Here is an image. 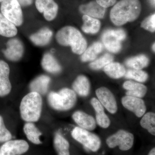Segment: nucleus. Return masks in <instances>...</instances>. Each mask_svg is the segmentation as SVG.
<instances>
[{"mask_svg":"<svg viewBox=\"0 0 155 155\" xmlns=\"http://www.w3.org/2000/svg\"><path fill=\"white\" fill-rule=\"evenodd\" d=\"M141 10L139 0H121L111 10L110 18L114 24L121 26L137 19Z\"/></svg>","mask_w":155,"mask_h":155,"instance_id":"obj_1","label":"nucleus"},{"mask_svg":"<svg viewBox=\"0 0 155 155\" xmlns=\"http://www.w3.org/2000/svg\"><path fill=\"white\" fill-rule=\"evenodd\" d=\"M56 38L61 45L70 46L72 52L77 54H82L87 48L86 40L79 30L72 26L61 28L56 34Z\"/></svg>","mask_w":155,"mask_h":155,"instance_id":"obj_2","label":"nucleus"},{"mask_svg":"<svg viewBox=\"0 0 155 155\" xmlns=\"http://www.w3.org/2000/svg\"><path fill=\"white\" fill-rule=\"evenodd\" d=\"M43 101L41 95L31 92L22 98L19 111L22 120L26 122H38L41 116Z\"/></svg>","mask_w":155,"mask_h":155,"instance_id":"obj_3","label":"nucleus"},{"mask_svg":"<svg viewBox=\"0 0 155 155\" xmlns=\"http://www.w3.org/2000/svg\"><path fill=\"white\" fill-rule=\"evenodd\" d=\"M77 95L73 90L63 88L58 92L52 91L48 94L49 105L54 110L66 111L72 109L77 102Z\"/></svg>","mask_w":155,"mask_h":155,"instance_id":"obj_4","label":"nucleus"},{"mask_svg":"<svg viewBox=\"0 0 155 155\" xmlns=\"http://www.w3.org/2000/svg\"><path fill=\"white\" fill-rule=\"evenodd\" d=\"M71 135L76 141L92 152H96L101 148V138L98 136L90 130L76 127L72 130Z\"/></svg>","mask_w":155,"mask_h":155,"instance_id":"obj_5","label":"nucleus"},{"mask_svg":"<svg viewBox=\"0 0 155 155\" xmlns=\"http://www.w3.org/2000/svg\"><path fill=\"white\" fill-rule=\"evenodd\" d=\"M134 137L133 134L127 130L121 129L116 131L106 139V143L110 148L119 147L123 151L129 150L133 147Z\"/></svg>","mask_w":155,"mask_h":155,"instance_id":"obj_6","label":"nucleus"},{"mask_svg":"<svg viewBox=\"0 0 155 155\" xmlns=\"http://www.w3.org/2000/svg\"><path fill=\"white\" fill-rule=\"evenodd\" d=\"M126 34L123 29H109L104 31L102 36L103 43L110 52L117 53L122 48V42L126 38Z\"/></svg>","mask_w":155,"mask_h":155,"instance_id":"obj_7","label":"nucleus"},{"mask_svg":"<svg viewBox=\"0 0 155 155\" xmlns=\"http://www.w3.org/2000/svg\"><path fill=\"white\" fill-rule=\"evenodd\" d=\"M2 14L16 26L22 25L23 14L21 5L17 0H4L1 5Z\"/></svg>","mask_w":155,"mask_h":155,"instance_id":"obj_8","label":"nucleus"},{"mask_svg":"<svg viewBox=\"0 0 155 155\" xmlns=\"http://www.w3.org/2000/svg\"><path fill=\"white\" fill-rule=\"evenodd\" d=\"M121 102L125 109L132 112L139 118H141L147 112L146 104L141 98L126 95L122 97Z\"/></svg>","mask_w":155,"mask_h":155,"instance_id":"obj_9","label":"nucleus"},{"mask_svg":"<svg viewBox=\"0 0 155 155\" xmlns=\"http://www.w3.org/2000/svg\"><path fill=\"white\" fill-rule=\"evenodd\" d=\"M95 94L97 99L109 113L116 114L118 110V105L116 98L110 89L102 87L97 89Z\"/></svg>","mask_w":155,"mask_h":155,"instance_id":"obj_10","label":"nucleus"},{"mask_svg":"<svg viewBox=\"0 0 155 155\" xmlns=\"http://www.w3.org/2000/svg\"><path fill=\"white\" fill-rule=\"evenodd\" d=\"M28 149L29 145L25 140H10L1 147L0 155H21L26 153Z\"/></svg>","mask_w":155,"mask_h":155,"instance_id":"obj_11","label":"nucleus"},{"mask_svg":"<svg viewBox=\"0 0 155 155\" xmlns=\"http://www.w3.org/2000/svg\"><path fill=\"white\" fill-rule=\"evenodd\" d=\"M6 49L3 51L4 55L9 61H19L23 56L24 47L19 39L12 38L9 40L6 45Z\"/></svg>","mask_w":155,"mask_h":155,"instance_id":"obj_12","label":"nucleus"},{"mask_svg":"<svg viewBox=\"0 0 155 155\" xmlns=\"http://www.w3.org/2000/svg\"><path fill=\"white\" fill-rule=\"evenodd\" d=\"M10 72L8 64L0 60V96H5L11 92L12 85L9 78Z\"/></svg>","mask_w":155,"mask_h":155,"instance_id":"obj_13","label":"nucleus"},{"mask_svg":"<svg viewBox=\"0 0 155 155\" xmlns=\"http://www.w3.org/2000/svg\"><path fill=\"white\" fill-rule=\"evenodd\" d=\"M72 119L78 127L83 129L91 131L96 127V119L91 115L83 111H75L72 114Z\"/></svg>","mask_w":155,"mask_h":155,"instance_id":"obj_14","label":"nucleus"},{"mask_svg":"<svg viewBox=\"0 0 155 155\" xmlns=\"http://www.w3.org/2000/svg\"><path fill=\"white\" fill-rule=\"evenodd\" d=\"M91 104L95 112L96 121L97 124L103 128H108L110 126L111 121L106 114L104 107L99 101L95 97L92 98Z\"/></svg>","mask_w":155,"mask_h":155,"instance_id":"obj_15","label":"nucleus"},{"mask_svg":"<svg viewBox=\"0 0 155 155\" xmlns=\"http://www.w3.org/2000/svg\"><path fill=\"white\" fill-rule=\"evenodd\" d=\"M123 87L126 91V95L143 98L148 92L147 87L143 83L127 80L124 82Z\"/></svg>","mask_w":155,"mask_h":155,"instance_id":"obj_16","label":"nucleus"},{"mask_svg":"<svg viewBox=\"0 0 155 155\" xmlns=\"http://www.w3.org/2000/svg\"><path fill=\"white\" fill-rule=\"evenodd\" d=\"M79 11L84 15L93 18L101 19L104 16L106 8L100 5L97 2H92L81 6Z\"/></svg>","mask_w":155,"mask_h":155,"instance_id":"obj_17","label":"nucleus"},{"mask_svg":"<svg viewBox=\"0 0 155 155\" xmlns=\"http://www.w3.org/2000/svg\"><path fill=\"white\" fill-rule=\"evenodd\" d=\"M72 87L76 94L81 97H86L90 92V82L85 75H79L73 81Z\"/></svg>","mask_w":155,"mask_h":155,"instance_id":"obj_18","label":"nucleus"},{"mask_svg":"<svg viewBox=\"0 0 155 155\" xmlns=\"http://www.w3.org/2000/svg\"><path fill=\"white\" fill-rule=\"evenodd\" d=\"M51 78L46 75H41L35 78L29 85L31 91L35 92L41 95L47 93Z\"/></svg>","mask_w":155,"mask_h":155,"instance_id":"obj_19","label":"nucleus"},{"mask_svg":"<svg viewBox=\"0 0 155 155\" xmlns=\"http://www.w3.org/2000/svg\"><path fill=\"white\" fill-rule=\"evenodd\" d=\"M53 34L52 31L49 28H44L31 35L30 39L35 45L39 46H43L50 42Z\"/></svg>","mask_w":155,"mask_h":155,"instance_id":"obj_20","label":"nucleus"},{"mask_svg":"<svg viewBox=\"0 0 155 155\" xmlns=\"http://www.w3.org/2000/svg\"><path fill=\"white\" fill-rule=\"evenodd\" d=\"M41 64L45 71L52 74H58L62 69L56 58L49 53H47L44 55Z\"/></svg>","mask_w":155,"mask_h":155,"instance_id":"obj_21","label":"nucleus"},{"mask_svg":"<svg viewBox=\"0 0 155 155\" xmlns=\"http://www.w3.org/2000/svg\"><path fill=\"white\" fill-rule=\"evenodd\" d=\"M17 33L16 25L0 13V35L11 38L16 36Z\"/></svg>","mask_w":155,"mask_h":155,"instance_id":"obj_22","label":"nucleus"},{"mask_svg":"<svg viewBox=\"0 0 155 155\" xmlns=\"http://www.w3.org/2000/svg\"><path fill=\"white\" fill-rule=\"evenodd\" d=\"M140 125L148 133L155 137V112H147L140 118Z\"/></svg>","mask_w":155,"mask_h":155,"instance_id":"obj_23","label":"nucleus"},{"mask_svg":"<svg viewBox=\"0 0 155 155\" xmlns=\"http://www.w3.org/2000/svg\"><path fill=\"white\" fill-rule=\"evenodd\" d=\"M23 131L28 140L34 144L41 143L40 139L41 132L33 122H26L23 126Z\"/></svg>","mask_w":155,"mask_h":155,"instance_id":"obj_24","label":"nucleus"},{"mask_svg":"<svg viewBox=\"0 0 155 155\" xmlns=\"http://www.w3.org/2000/svg\"><path fill=\"white\" fill-rule=\"evenodd\" d=\"M105 73L114 79H119L125 76L126 70L122 64L117 62H112L104 68Z\"/></svg>","mask_w":155,"mask_h":155,"instance_id":"obj_25","label":"nucleus"},{"mask_svg":"<svg viewBox=\"0 0 155 155\" xmlns=\"http://www.w3.org/2000/svg\"><path fill=\"white\" fill-rule=\"evenodd\" d=\"M149 64V58L145 54L132 57L125 61V64L127 67L131 69L140 70L148 67Z\"/></svg>","mask_w":155,"mask_h":155,"instance_id":"obj_26","label":"nucleus"},{"mask_svg":"<svg viewBox=\"0 0 155 155\" xmlns=\"http://www.w3.org/2000/svg\"><path fill=\"white\" fill-rule=\"evenodd\" d=\"M103 50L102 44L100 42H95L86 49L82 54L81 60L83 62L94 61L98 55Z\"/></svg>","mask_w":155,"mask_h":155,"instance_id":"obj_27","label":"nucleus"},{"mask_svg":"<svg viewBox=\"0 0 155 155\" xmlns=\"http://www.w3.org/2000/svg\"><path fill=\"white\" fill-rule=\"evenodd\" d=\"M82 19L84 24L81 29L84 32L87 34H94L99 31L101 23L98 19L86 15H83Z\"/></svg>","mask_w":155,"mask_h":155,"instance_id":"obj_28","label":"nucleus"},{"mask_svg":"<svg viewBox=\"0 0 155 155\" xmlns=\"http://www.w3.org/2000/svg\"><path fill=\"white\" fill-rule=\"evenodd\" d=\"M54 145L58 155H70L69 142L60 134L57 133L55 135Z\"/></svg>","mask_w":155,"mask_h":155,"instance_id":"obj_29","label":"nucleus"},{"mask_svg":"<svg viewBox=\"0 0 155 155\" xmlns=\"http://www.w3.org/2000/svg\"><path fill=\"white\" fill-rule=\"evenodd\" d=\"M125 78L132 79L140 83L146 82L149 78V75L145 71L140 69H129L126 71Z\"/></svg>","mask_w":155,"mask_h":155,"instance_id":"obj_30","label":"nucleus"},{"mask_svg":"<svg viewBox=\"0 0 155 155\" xmlns=\"http://www.w3.org/2000/svg\"><path fill=\"white\" fill-rule=\"evenodd\" d=\"M114 59V57L110 54H106L99 59L91 62L89 64V67L93 70H100L113 62Z\"/></svg>","mask_w":155,"mask_h":155,"instance_id":"obj_31","label":"nucleus"},{"mask_svg":"<svg viewBox=\"0 0 155 155\" xmlns=\"http://www.w3.org/2000/svg\"><path fill=\"white\" fill-rule=\"evenodd\" d=\"M11 138L12 134L5 125L2 117L0 116V142L8 141Z\"/></svg>","mask_w":155,"mask_h":155,"instance_id":"obj_32","label":"nucleus"},{"mask_svg":"<svg viewBox=\"0 0 155 155\" xmlns=\"http://www.w3.org/2000/svg\"><path fill=\"white\" fill-rule=\"evenodd\" d=\"M141 27L150 32H155V13L144 19L141 22Z\"/></svg>","mask_w":155,"mask_h":155,"instance_id":"obj_33","label":"nucleus"},{"mask_svg":"<svg viewBox=\"0 0 155 155\" xmlns=\"http://www.w3.org/2000/svg\"><path fill=\"white\" fill-rule=\"evenodd\" d=\"M55 3L54 0H35V6L40 13H43Z\"/></svg>","mask_w":155,"mask_h":155,"instance_id":"obj_34","label":"nucleus"},{"mask_svg":"<svg viewBox=\"0 0 155 155\" xmlns=\"http://www.w3.org/2000/svg\"><path fill=\"white\" fill-rule=\"evenodd\" d=\"M116 1V0H96L97 2L105 8L114 5Z\"/></svg>","mask_w":155,"mask_h":155,"instance_id":"obj_35","label":"nucleus"},{"mask_svg":"<svg viewBox=\"0 0 155 155\" xmlns=\"http://www.w3.org/2000/svg\"><path fill=\"white\" fill-rule=\"evenodd\" d=\"M17 1L22 6H29L32 3V0H17Z\"/></svg>","mask_w":155,"mask_h":155,"instance_id":"obj_36","label":"nucleus"},{"mask_svg":"<svg viewBox=\"0 0 155 155\" xmlns=\"http://www.w3.org/2000/svg\"><path fill=\"white\" fill-rule=\"evenodd\" d=\"M147 155H155V147L151 149Z\"/></svg>","mask_w":155,"mask_h":155,"instance_id":"obj_37","label":"nucleus"},{"mask_svg":"<svg viewBox=\"0 0 155 155\" xmlns=\"http://www.w3.org/2000/svg\"><path fill=\"white\" fill-rule=\"evenodd\" d=\"M149 1L152 5L155 7V0H149Z\"/></svg>","mask_w":155,"mask_h":155,"instance_id":"obj_38","label":"nucleus"},{"mask_svg":"<svg viewBox=\"0 0 155 155\" xmlns=\"http://www.w3.org/2000/svg\"><path fill=\"white\" fill-rule=\"evenodd\" d=\"M152 49L153 51L155 53V42L153 44L152 46Z\"/></svg>","mask_w":155,"mask_h":155,"instance_id":"obj_39","label":"nucleus"},{"mask_svg":"<svg viewBox=\"0 0 155 155\" xmlns=\"http://www.w3.org/2000/svg\"><path fill=\"white\" fill-rule=\"evenodd\" d=\"M4 0H0V2L2 3V2H3V1H4Z\"/></svg>","mask_w":155,"mask_h":155,"instance_id":"obj_40","label":"nucleus"}]
</instances>
